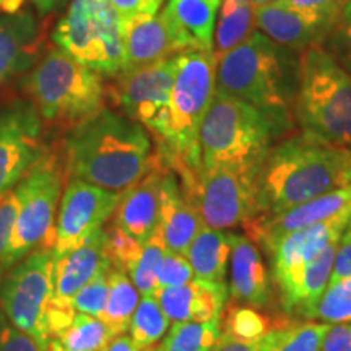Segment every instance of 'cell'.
I'll list each match as a JSON object with an SVG mask.
<instances>
[{
	"instance_id": "1",
	"label": "cell",
	"mask_w": 351,
	"mask_h": 351,
	"mask_svg": "<svg viewBox=\"0 0 351 351\" xmlns=\"http://www.w3.org/2000/svg\"><path fill=\"white\" fill-rule=\"evenodd\" d=\"M62 153L69 178L112 192H125L155 163L148 130L109 108L70 129Z\"/></svg>"
},
{
	"instance_id": "2",
	"label": "cell",
	"mask_w": 351,
	"mask_h": 351,
	"mask_svg": "<svg viewBox=\"0 0 351 351\" xmlns=\"http://www.w3.org/2000/svg\"><path fill=\"white\" fill-rule=\"evenodd\" d=\"M285 49L262 32H254L245 41L217 57L215 91L252 104L289 124L298 67H291Z\"/></svg>"
},
{
	"instance_id": "3",
	"label": "cell",
	"mask_w": 351,
	"mask_h": 351,
	"mask_svg": "<svg viewBox=\"0 0 351 351\" xmlns=\"http://www.w3.org/2000/svg\"><path fill=\"white\" fill-rule=\"evenodd\" d=\"M217 56L213 51H184L176 56L168 132L156 158L187 184L200 171L199 134L215 96Z\"/></svg>"
},
{
	"instance_id": "4",
	"label": "cell",
	"mask_w": 351,
	"mask_h": 351,
	"mask_svg": "<svg viewBox=\"0 0 351 351\" xmlns=\"http://www.w3.org/2000/svg\"><path fill=\"white\" fill-rule=\"evenodd\" d=\"M293 116L306 137L351 148V72L326 46L300 54Z\"/></svg>"
},
{
	"instance_id": "5",
	"label": "cell",
	"mask_w": 351,
	"mask_h": 351,
	"mask_svg": "<svg viewBox=\"0 0 351 351\" xmlns=\"http://www.w3.org/2000/svg\"><path fill=\"white\" fill-rule=\"evenodd\" d=\"M21 88L43 124L60 130L69 132L106 108L103 77L57 46L46 49Z\"/></svg>"
},
{
	"instance_id": "6",
	"label": "cell",
	"mask_w": 351,
	"mask_h": 351,
	"mask_svg": "<svg viewBox=\"0 0 351 351\" xmlns=\"http://www.w3.org/2000/svg\"><path fill=\"white\" fill-rule=\"evenodd\" d=\"M288 127L252 104L215 91L199 134L200 169L262 165L274 140Z\"/></svg>"
},
{
	"instance_id": "7",
	"label": "cell",
	"mask_w": 351,
	"mask_h": 351,
	"mask_svg": "<svg viewBox=\"0 0 351 351\" xmlns=\"http://www.w3.org/2000/svg\"><path fill=\"white\" fill-rule=\"evenodd\" d=\"M65 176L67 169L62 150L47 148L28 174L16 184L19 213L10 243L0 258V276L36 249H52L56 215L62 199Z\"/></svg>"
},
{
	"instance_id": "8",
	"label": "cell",
	"mask_w": 351,
	"mask_h": 351,
	"mask_svg": "<svg viewBox=\"0 0 351 351\" xmlns=\"http://www.w3.org/2000/svg\"><path fill=\"white\" fill-rule=\"evenodd\" d=\"M52 41L101 77L114 78L124 69L122 19L108 0H72Z\"/></svg>"
},
{
	"instance_id": "9",
	"label": "cell",
	"mask_w": 351,
	"mask_h": 351,
	"mask_svg": "<svg viewBox=\"0 0 351 351\" xmlns=\"http://www.w3.org/2000/svg\"><path fill=\"white\" fill-rule=\"evenodd\" d=\"M262 165L215 166L181 184L204 226L230 230L249 226L267 213L261 187Z\"/></svg>"
},
{
	"instance_id": "10",
	"label": "cell",
	"mask_w": 351,
	"mask_h": 351,
	"mask_svg": "<svg viewBox=\"0 0 351 351\" xmlns=\"http://www.w3.org/2000/svg\"><path fill=\"white\" fill-rule=\"evenodd\" d=\"M56 282V256L51 247H39L0 276V307L7 319L49 348L47 327Z\"/></svg>"
},
{
	"instance_id": "11",
	"label": "cell",
	"mask_w": 351,
	"mask_h": 351,
	"mask_svg": "<svg viewBox=\"0 0 351 351\" xmlns=\"http://www.w3.org/2000/svg\"><path fill=\"white\" fill-rule=\"evenodd\" d=\"M174 72L176 56L150 67L121 72L114 77V85L108 88L114 104L127 117L142 124L158 145L168 132Z\"/></svg>"
},
{
	"instance_id": "12",
	"label": "cell",
	"mask_w": 351,
	"mask_h": 351,
	"mask_svg": "<svg viewBox=\"0 0 351 351\" xmlns=\"http://www.w3.org/2000/svg\"><path fill=\"white\" fill-rule=\"evenodd\" d=\"M124 192H112L77 178H69L56 219L52 252L69 254L103 230L119 207Z\"/></svg>"
},
{
	"instance_id": "13",
	"label": "cell",
	"mask_w": 351,
	"mask_h": 351,
	"mask_svg": "<svg viewBox=\"0 0 351 351\" xmlns=\"http://www.w3.org/2000/svg\"><path fill=\"white\" fill-rule=\"evenodd\" d=\"M43 137L41 116L26 98L0 109V195L15 189L46 153Z\"/></svg>"
},
{
	"instance_id": "14",
	"label": "cell",
	"mask_w": 351,
	"mask_h": 351,
	"mask_svg": "<svg viewBox=\"0 0 351 351\" xmlns=\"http://www.w3.org/2000/svg\"><path fill=\"white\" fill-rule=\"evenodd\" d=\"M343 3L304 8L275 0L254 10L256 26L274 43L289 51L302 52L309 47L324 46L328 41Z\"/></svg>"
},
{
	"instance_id": "15",
	"label": "cell",
	"mask_w": 351,
	"mask_h": 351,
	"mask_svg": "<svg viewBox=\"0 0 351 351\" xmlns=\"http://www.w3.org/2000/svg\"><path fill=\"white\" fill-rule=\"evenodd\" d=\"M109 269L112 267L106 252L104 228L95 232L77 249L60 258H56L54 298H52L49 314H47L51 340L72 324L77 314L72 302L78 291L96 275Z\"/></svg>"
},
{
	"instance_id": "16",
	"label": "cell",
	"mask_w": 351,
	"mask_h": 351,
	"mask_svg": "<svg viewBox=\"0 0 351 351\" xmlns=\"http://www.w3.org/2000/svg\"><path fill=\"white\" fill-rule=\"evenodd\" d=\"M351 210L327 221L288 232L267 245L265 251L271 258V270L278 291H283L314 261L322 256L328 245L340 239L341 232L350 225Z\"/></svg>"
},
{
	"instance_id": "17",
	"label": "cell",
	"mask_w": 351,
	"mask_h": 351,
	"mask_svg": "<svg viewBox=\"0 0 351 351\" xmlns=\"http://www.w3.org/2000/svg\"><path fill=\"white\" fill-rule=\"evenodd\" d=\"M46 25L29 10L0 15V88L32 70L43 57Z\"/></svg>"
},
{
	"instance_id": "18",
	"label": "cell",
	"mask_w": 351,
	"mask_h": 351,
	"mask_svg": "<svg viewBox=\"0 0 351 351\" xmlns=\"http://www.w3.org/2000/svg\"><path fill=\"white\" fill-rule=\"evenodd\" d=\"M348 210H351V184L298 205L295 208H289L287 212L262 215L251 225L245 226V230L249 232V238L267 247L288 232L327 221Z\"/></svg>"
},
{
	"instance_id": "19",
	"label": "cell",
	"mask_w": 351,
	"mask_h": 351,
	"mask_svg": "<svg viewBox=\"0 0 351 351\" xmlns=\"http://www.w3.org/2000/svg\"><path fill=\"white\" fill-rule=\"evenodd\" d=\"M166 166L155 155L152 169L122 194L112 221L138 243H148L160 226L161 181Z\"/></svg>"
},
{
	"instance_id": "20",
	"label": "cell",
	"mask_w": 351,
	"mask_h": 351,
	"mask_svg": "<svg viewBox=\"0 0 351 351\" xmlns=\"http://www.w3.org/2000/svg\"><path fill=\"white\" fill-rule=\"evenodd\" d=\"M153 296L169 322H212L221 320L228 288L225 282L194 278L181 287L158 288Z\"/></svg>"
},
{
	"instance_id": "21",
	"label": "cell",
	"mask_w": 351,
	"mask_h": 351,
	"mask_svg": "<svg viewBox=\"0 0 351 351\" xmlns=\"http://www.w3.org/2000/svg\"><path fill=\"white\" fill-rule=\"evenodd\" d=\"M122 29H124L122 72L150 67L182 52L161 12L122 21Z\"/></svg>"
},
{
	"instance_id": "22",
	"label": "cell",
	"mask_w": 351,
	"mask_h": 351,
	"mask_svg": "<svg viewBox=\"0 0 351 351\" xmlns=\"http://www.w3.org/2000/svg\"><path fill=\"white\" fill-rule=\"evenodd\" d=\"M200 215L184 192L178 174L166 168L161 181L160 232L166 249L186 256L189 245L202 230Z\"/></svg>"
},
{
	"instance_id": "23",
	"label": "cell",
	"mask_w": 351,
	"mask_h": 351,
	"mask_svg": "<svg viewBox=\"0 0 351 351\" xmlns=\"http://www.w3.org/2000/svg\"><path fill=\"white\" fill-rule=\"evenodd\" d=\"M230 262V295L232 301L251 307L269 304L271 300L269 271L261 251L249 236L232 232Z\"/></svg>"
},
{
	"instance_id": "24",
	"label": "cell",
	"mask_w": 351,
	"mask_h": 351,
	"mask_svg": "<svg viewBox=\"0 0 351 351\" xmlns=\"http://www.w3.org/2000/svg\"><path fill=\"white\" fill-rule=\"evenodd\" d=\"M221 0H168L161 12L184 51H213Z\"/></svg>"
},
{
	"instance_id": "25",
	"label": "cell",
	"mask_w": 351,
	"mask_h": 351,
	"mask_svg": "<svg viewBox=\"0 0 351 351\" xmlns=\"http://www.w3.org/2000/svg\"><path fill=\"white\" fill-rule=\"evenodd\" d=\"M232 232L202 226L189 245L186 257L197 278L225 282L226 265L231 256Z\"/></svg>"
},
{
	"instance_id": "26",
	"label": "cell",
	"mask_w": 351,
	"mask_h": 351,
	"mask_svg": "<svg viewBox=\"0 0 351 351\" xmlns=\"http://www.w3.org/2000/svg\"><path fill=\"white\" fill-rule=\"evenodd\" d=\"M251 0H221L215 26V56L231 51L256 32V13Z\"/></svg>"
},
{
	"instance_id": "27",
	"label": "cell",
	"mask_w": 351,
	"mask_h": 351,
	"mask_svg": "<svg viewBox=\"0 0 351 351\" xmlns=\"http://www.w3.org/2000/svg\"><path fill=\"white\" fill-rule=\"evenodd\" d=\"M108 283L109 291L106 307L99 319L106 324L116 339L129 330L132 315L137 309L140 296L138 289L135 288L125 271L111 269L108 274Z\"/></svg>"
},
{
	"instance_id": "28",
	"label": "cell",
	"mask_w": 351,
	"mask_h": 351,
	"mask_svg": "<svg viewBox=\"0 0 351 351\" xmlns=\"http://www.w3.org/2000/svg\"><path fill=\"white\" fill-rule=\"evenodd\" d=\"M330 327L326 322L285 324L261 339L262 351H319Z\"/></svg>"
},
{
	"instance_id": "29",
	"label": "cell",
	"mask_w": 351,
	"mask_h": 351,
	"mask_svg": "<svg viewBox=\"0 0 351 351\" xmlns=\"http://www.w3.org/2000/svg\"><path fill=\"white\" fill-rule=\"evenodd\" d=\"M221 335V320L176 322L156 346L147 351H210Z\"/></svg>"
},
{
	"instance_id": "30",
	"label": "cell",
	"mask_w": 351,
	"mask_h": 351,
	"mask_svg": "<svg viewBox=\"0 0 351 351\" xmlns=\"http://www.w3.org/2000/svg\"><path fill=\"white\" fill-rule=\"evenodd\" d=\"M169 327L160 302L153 295H143L130 320V339L140 351L150 350L158 341L163 340Z\"/></svg>"
},
{
	"instance_id": "31",
	"label": "cell",
	"mask_w": 351,
	"mask_h": 351,
	"mask_svg": "<svg viewBox=\"0 0 351 351\" xmlns=\"http://www.w3.org/2000/svg\"><path fill=\"white\" fill-rule=\"evenodd\" d=\"M56 340L69 351H103L114 340V335L101 319L75 314L72 324Z\"/></svg>"
},
{
	"instance_id": "32",
	"label": "cell",
	"mask_w": 351,
	"mask_h": 351,
	"mask_svg": "<svg viewBox=\"0 0 351 351\" xmlns=\"http://www.w3.org/2000/svg\"><path fill=\"white\" fill-rule=\"evenodd\" d=\"M221 327L228 335L245 341L262 339L275 328L270 319L256 311V307L238 304L228 306L226 313L221 315Z\"/></svg>"
},
{
	"instance_id": "33",
	"label": "cell",
	"mask_w": 351,
	"mask_h": 351,
	"mask_svg": "<svg viewBox=\"0 0 351 351\" xmlns=\"http://www.w3.org/2000/svg\"><path fill=\"white\" fill-rule=\"evenodd\" d=\"M306 319H319L326 324H351V276L328 285Z\"/></svg>"
},
{
	"instance_id": "34",
	"label": "cell",
	"mask_w": 351,
	"mask_h": 351,
	"mask_svg": "<svg viewBox=\"0 0 351 351\" xmlns=\"http://www.w3.org/2000/svg\"><path fill=\"white\" fill-rule=\"evenodd\" d=\"M166 252V245L161 239L160 232L143 244V251L140 254L138 261L132 267L129 276L135 288L142 295H153L158 288V270H160L161 261Z\"/></svg>"
},
{
	"instance_id": "35",
	"label": "cell",
	"mask_w": 351,
	"mask_h": 351,
	"mask_svg": "<svg viewBox=\"0 0 351 351\" xmlns=\"http://www.w3.org/2000/svg\"><path fill=\"white\" fill-rule=\"evenodd\" d=\"M104 238H106V252L112 269L129 274L143 251V244L127 234L114 221H108L104 226Z\"/></svg>"
},
{
	"instance_id": "36",
	"label": "cell",
	"mask_w": 351,
	"mask_h": 351,
	"mask_svg": "<svg viewBox=\"0 0 351 351\" xmlns=\"http://www.w3.org/2000/svg\"><path fill=\"white\" fill-rule=\"evenodd\" d=\"M111 270V269H109ZM109 270L101 271L91 280L90 283H86L78 295L73 298V309L78 314L91 315V317H101L104 307H106L108 301V291H109V283H108V274Z\"/></svg>"
},
{
	"instance_id": "37",
	"label": "cell",
	"mask_w": 351,
	"mask_h": 351,
	"mask_svg": "<svg viewBox=\"0 0 351 351\" xmlns=\"http://www.w3.org/2000/svg\"><path fill=\"white\" fill-rule=\"evenodd\" d=\"M195 278L194 270L187 257L182 254L171 252L166 249L160 270H158V288H173L181 287ZM156 288V289H158Z\"/></svg>"
},
{
	"instance_id": "38",
	"label": "cell",
	"mask_w": 351,
	"mask_h": 351,
	"mask_svg": "<svg viewBox=\"0 0 351 351\" xmlns=\"http://www.w3.org/2000/svg\"><path fill=\"white\" fill-rule=\"evenodd\" d=\"M328 44L330 47L327 49L351 72V0H346L341 7L340 19L328 38Z\"/></svg>"
},
{
	"instance_id": "39",
	"label": "cell",
	"mask_w": 351,
	"mask_h": 351,
	"mask_svg": "<svg viewBox=\"0 0 351 351\" xmlns=\"http://www.w3.org/2000/svg\"><path fill=\"white\" fill-rule=\"evenodd\" d=\"M0 351H49V348L13 326L0 307Z\"/></svg>"
},
{
	"instance_id": "40",
	"label": "cell",
	"mask_w": 351,
	"mask_h": 351,
	"mask_svg": "<svg viewBox=\"0 0 351 351\" xmlns=\"http://www.w3.org/2000/svg\"><path fill=\"white\" fill-rule=\"evenodd\" d=\"M16 213H19V199H16L15 189H12L0 195V258L10 243Z\"/></svg>"
},
{
	"instance_id": "41",
	"label": "cell",
	"mask_w": 351,
	"mask_h": 351,
	"mask_svg": "<svg viewBox=\"0 0 351 351\" xmlns=\"http://www.w3.org/2000/svg\"><path fill=\"white\" fill-rule=\"evenodd\" d=\"M351 276V225L345 228V231L341 232L339 244H337L335 258H333V267H332V275H330V283L340 282V280L348 278Z\"/></svg>"
},
{
	"instance_id": "42",
	"label": "cell",
	"mask_w": 351,
	"mask_h": 351,
	"mask_svg": "<svg viewBox=\"0 0 351 351\" xmlns=\"http://www.w3.org/2000/svg\"><path fill=\"white\" fill-rule=\"evenodd\" d=\"M119 13L122 21L140 15H155L161 10L165 0H108Z\"/></svg>"
},
{
	"instance_id": "43",
	"label": "cell",
	"mask_w": 351,
	"mask_h": 351,
	"mask_svg": "<svg viewBox=\"0 0 351 351\" xmlns=\"http://www.w3.org/2000/svg\"><path fill=\"white\" fill-rule=\"evenodd\" d=\"M320 350L351 351V324H330Z\"/></svg>"
},
{
	"instance_id": "44",
	"label": "cell",
	"mask_w": 351,
	"mask_h": 351,
	"mask_svg": "<svg viewBox=\"0 0 351 351\" xmlns=\"http://www.w3.org/2000/svg\"><path fill=\"white\" fill-rule=\"evenodd\" d=\"M210 351H262L261 350V339L245 341L238 340L234 337L228 335V333L221 332L219 339L215 346Z\"/></svg>"
},
{
	"instance_id": "45",
	"label": "cell",
	"mask_w": 351,
	"mask_h": 351,
	"mask_svg": "<svg viewBox=\"0 0 351 351\" xmlns=\"http://www.w3.org/2000/svg\"><path fill=\"white\" fill-rule=\"evenodd\" d=\"M103 351H140V350L135 346L134 341H132L130 335L122 333V335L116 337V339H114Z\"/></svg>"
},
{
	"instance_id": "46",
	"label": "cell",
	"mask_w": 351,
	"mask_h": 351,
	"mask_svg": "<svg viewBox=\"0 0 351 351\" xmlns=\"http://www.w3.org/2000/svg\"><path fill=\"white\" fill-rule=\"evenodd\" d=\"M33 3L34 8H36L38 13L41 16L49 15V13L59 10L60 7L64 5L67 0H29Z\"/></svg>"
},
{
	"instance_id": "47",
	"label": "cell",
	"mask_w": 351,
	"mask_h": 351,
	"mask_svg": "<svg viewBox=\"0 0 351 351\" xmlns=\"http://www.w3.org/2000/svg\"><path fill=\"white\" fill-rule=\"evenodd\" d=\"M280 2L287 3V5H293V7L315 8V7H326V5H332V3H340V2H346V0H280Z\"/></svg>"
},
{
	"instance_id": "48",
	"label": "cell",
	"mask_w": 351,
	"mask_h": 351,
	"mask_svg": "<svg viewBox=\"0 0 351 351\" xmlns=\"http://www.w3.org/2000/svg\"><path fill=\"white\" fill-rule=\"evenodd\" d=\"M25 0H0V13H15L21 10Z\"/></svg>"
},
{
	"instance_id": "49",
	"label": "cell",
	"mask_w": 351,
	"mask_h": 351,
	"mask_svg": "<svg viewBox=\"0 0 351 351\" xmlns=\"http://www.w3.org/2000/svg\"><path fill=\"white\" fill-rule=\"evenodd\" d=\"M49 351H69V350L64 348V346L60 345L56 339H52L51 343H49Z\"/></svg>"
},
{
	"instance_id": "50",
	"label": "cell",
	"mask_w": 351,
	"mask_h": 351,
	"mask_svg": "<svg viewBox=\"0 0 351 351\" xmlns=\"http://www.w3.org/2000/svg\"><path fill=\"white\" fill-rule=\"evenodd\" d=\"M270 2H275V0H251V3L254 5V8L267 5V3H270Z\"/></svg>"
},
{
	"instance_id": "51",
	"label": "cell",
	"mask_w": 351,
	"mask_h": 351,
	"mask_svg": "<svg viewBox=\"0 0 351 351\" xmlns=\"http://www.w3.org/2000/svg\"><path fill=\"white\" fill-rule=\"evenodd\" d=\"M350 225H351V219H350Z\"/></svg>"
}]
</instances>
